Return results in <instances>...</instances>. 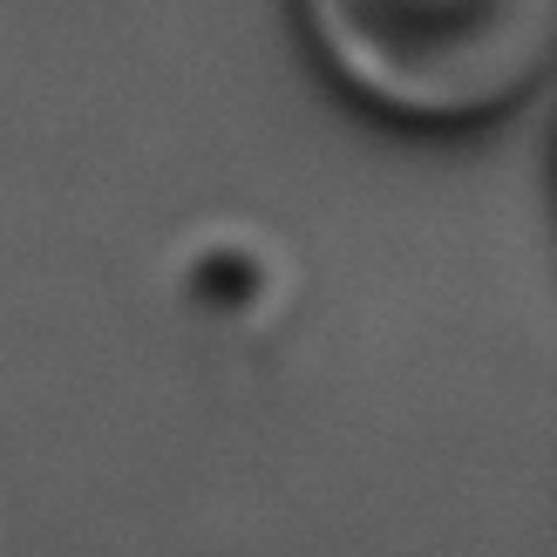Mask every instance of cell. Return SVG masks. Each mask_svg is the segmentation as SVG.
<instances>
[{
	"instance_id": "obj_1",
	"label": "cell",
	"mask_w": 557,
	"mask_h": 557,
	"mask_svg": "<svg viewBox=\"0 0 557 557\" xmlns=\"http://www.w3.org/2000/svg\"><path fill=\"white\" fill-rule=\"evenodd\" d=\"M320 62L401 123H483L537 89L557 0H299Z\"/></svg>"
}]
</instances>
